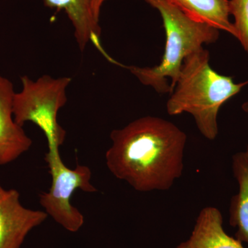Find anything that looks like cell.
<instances>
[{
	"mask_svg": "<svg viewBox=\"0 0 248 248\" xmlns=\"http://www.w3.org/2000/svg\"><path fill=\"white\" fill-rule=\"evenodd\" d=\"M109 171L141 192L166 191L182 177L187 136L170 121L145 116L110 133Z\"/></svg>",
	"mask_w": 248,
	"mask_h": 248,
	"instance_id": "cell-1",
	"label": "cell"
},
{
	"mask_svg": "<svg viewBox=\"0 0 248 248\" xmlns=\"http://www.w3.org/2000/svg\"><path fill=\"white\" fill-rule=\"evenodd\" d=\"M248 84V81L236 84L232 77L215 71L210 64L208 50L202 48L184 60L166 110L171 116L190 114L200 133L213 141L218 134L222 106Z\"/></svg>",
	"mask_w": 248,
	"mask_h": 248,
	"instance_id": "cell-2",
	"label": "cell"
},
{
	"mask_svg": "<svg viewBox=\"0 0 248 248\" xmlns=\"http://www.w3.org/2000/svg\"><path fill=\"white\" fill-rule=\"evenodd\" d=\"M162 18L166 45L161 62L153 67L125 66L145 86L159 94L172 92L185 59L204 45L218 40L219 32L208 24L191 19L168 0H143Z\"/></svg>",
	"mask_w": 248,
	"mask_h": 248,
	"instance_id": "cell-3",
	"label": "cell"
},
{
	"mask_svg": "<svg viewBox=\"0 0 248 248\" xmlns=\"http://www.w3.org/2000/svg\"><path fill=\"white\" fill-rule=\"evenodd\" d=\"M71 81L69 77L42 76L32 80L23 76L22 89L15 93V121L22 127L27 122L37 125L45 135L48 150L59 149L66 140V132L58 124V115L66 104V91Z\"/></svg>",
	"mask_w": 248,
	"mask_h": 248,
	"instance_id": "cell-4",
	"label": "cell"
},
{
	"mask_svg": "<svg viewBox=\"0 0 248 248\" xmlns=\"http://www.w3.org/2000/svg\"><path fill=\"white\" fill-rule=\"evenodd\" d=\"M45 160L52 183L48 192L40 194V205L58 224L68 231L76 232L84 225V217L72 205L71 197L78 189L90 193L97 192L91 183L92 172L88 166L79 164L75 169L67 167L59 149L48 150Z\"/></svg>",
	"mask_w": 248,
	"mask_h": 248,
	"instance_id": "cell-5",
	"label": "cell"
},
{
	"mask_svg": "<svg viewBox=\"0 0 248 248\" xmlns=\"http://www.w3.org/2000/svg\"><path fill=\"white\" fill-rule=\"evenodd\" d=\"M48 217L45 211L23 206L19 192L0 184V248H20L29 233Z\"/></svg>",
	"mask_w": 248,
	"mask_h": 248,
	"instance_id": "cell-6",
	"label": "cell"
},
{
	"mask_svg": "<svg viewBox=\"0 0 248 248\" xmlns=\"http://www.w3.org/2000/svg\"><path fill=\"white\" fill-rule=\"evenodd\" d=\"M14 85L0 75V166L16 161L30 149L32 141L15 121Z\"/></svg>",
	"mask_w": 248,
	"mask_h": 248,
	"instance_id": "cell-7",
	"label": "cell"
},
{
	"mask_svg": "<svg viewBox=\"0 0 248 248\" xmlns=\"http://www.w3.org/2000/svg\"><path fill=\"white\" fill-rule=\"evenodd\" d=\"M175 248H244L225 231L221 211L215 207L201 210L188 239Z\"/></svg>",
	"mask_w": 248,
	"mask_h": 248,
	"instance_id": "cell-8",
	"label": "cell"
},
{
	"mask_svg": "<svg viewBox=\"0 0 248 248\" xmlns=\"http://www.w3.org/2000/svg\"><path fill=\"white\" fill-rule=\"evenodd\" d=\"M44 3L47 7L66 13L74 28L75 37L81 51L91 42L104 53L100 43L102 29L93 14L92 0H44Z\"/></svg>",
	"mask_w": 248,
	"mask_h": 248,
	"instance_id": "cell-9",
	"label": "cell"
},
{
	"mask_svg": "<svg viewBox=\"0 0 248 248\" xmlns=\"http://www.w3.org/2000/svg\"><path fill=\"white\" fill-rule=\"evenodd\" d=\"M232 168L239 191L232 199L230 223L236 229V239L248 244V146L233 155Z\"/></svg>",
	"mask_w": 248,
	"mask_h": 248,
	"instance_id": "cell-10",
	"label": "cell"
},
{
	"mask_svg": "<svg viewBox=\"0 0 248 248\" xmlns=\"http://www.w3.org/2000/svg\"><path fill=\"white\" fill-rule=\"evenodd\" d=\"M197 22L228 32L235 37L231 22L229 0H168Z\"/></svg>",
	"mask_w": 248,
	"mask_h": 248,
	"instance_id": "cell-11",
	"label": "cell"
},
{
	"mask_svg": "<svg viewBox=\"0 0 248 248\" xmlns=\"http://www.w3.org/2000/svg\"><path fill=\"white\" fill-rule=\"evenodd\" d=\"M231 16L234 17L235 38L248 54V0H229Z\"/></svg>",
	"mask_w": 248,
	"mask_h": 248,
	"instance_id": "cell-12",
	"label": "cell"
},
{
	"mask_svg": "<svg viewBox=\"0 0 248 248\" xmlns=\"http://www.w3.org/2000/svg\"><path fill=\"white\" fill-rule=\"evenodd\" d=\"M107 0H92V8L93 14L94 17L98 21H99V17H100L101 9L103 5Z\"/></svg>",
	"mask_w": 248,
	"mask_h": 248,
	"instance_id": "cell-13",
	"label": "cell"
},
{
	"mask_svg": "<svg viewBox=\"0 0 248 248\" xmlns=\"http://www.w3.org/2000/svg\"><path fill=\"white\" fill-rule=\"evenodd\" d=\"M242 110L244 111L245 113L247 115L248 117V101L247 102H244V104H242Z\"/></svg>",
	"mask_w": 248,
	"mask_h": 248,
	"instance_id": "cell-14",
	"label": "cell"
}]
</instances>
